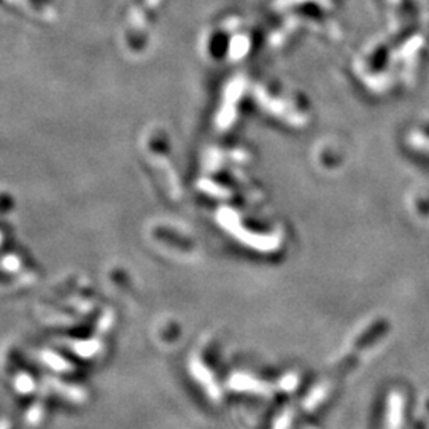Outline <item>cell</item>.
Here are the masks:
<instances>
[]
</instances>
